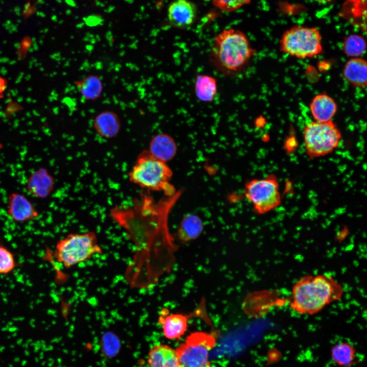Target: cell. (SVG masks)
<instances>
[{
    "label": "cell",
    "instance_id": "obj_1",
    "mask_svg": "<svg viewBox=\"0 0 367 367\" xmlns=\"http://www.w3.org/2000/svg\"><path fill=\"white\" fill-rule=\"evenodd\" d=\"M180 194L177 191L155 201L149 194L142 193L130 205H115L110 209V217L125 230L135 248L125 272L132 287H151L173 268L178 246L170 233L168 219Z\"/></svg>",
    "mask_w": 367,
    "mask_h": 367
},
{
    "label": "cell",
    "instance_id": "obj_2",
    "mask_svg": "<svg viewBox=\"0 0 367 367\" xmlns=\"http://www.w3.org/2000/svg\"><path fill=\"white\" fill-rule=\"evenodd\" d=\"M343 294L342 285L331 276L307 275L293 285L290 306L300 314H313L340 299Z\"/></svg>",
    "mask_w": 367,
    "mask_h": 367
},
{
    "label": "cell",
    "instance_id": "obj_3",
    "mask_svg": "<svg viewBox=\"0 0 367 367\" xmlns=\"http://www.w3.org/2000/svg\"><path fill=\"white\" fill-rule=\"evenodd\" d=\"M255 53L244 33L239 30L228 28L224 29L215 37L209 59L218 71L232 76L245 69Z\"/></svg>",
    "mask_w": 367,
    "mask_h": 367
},
{
    "label": "cell",
    "instance_id": "obj_4",
    "mask_svg": "<svg viewBox=\"0 0 367 367\" xmlns=\"http://www.w3.org/2000/svg\"><path fill=\"white\" fill-rule=\"evenodd\" d=\"M172 171L166 162L153 156L148 150L138 156L128 174L129 180L148 190L163 192L171 196L176 191L170 181Z\"/></svg>",
    "mask_w": 367,
    "mask_h": 367
},
{
    "label": "cell",
    "instance_id": "obj_5",
    "mask_svg": "<svg viewBox=\"0 0 367 367\" xmlns=\"http://www.w3.org/2000/svg\"><path fill=\"white\" fill-rule=\"evenodd\" d=\"M102 249L93 231L83 233H71L59 240L55 246L54 256L56 260L67 269L84 263L96 254H101Z\"/></svg>",
    "mask_w": 367,
    "mask_h": 367
},
{
    "label": "cell",
    "instance_id": "obj_6",
    "mask_svg": "<svg viewBox=\"0 0 367 367\" xmlns=\"http://www.w3.org/2000/svg\"><path fill=\"white\" fill-rule=\"evenodd\" d=\"M280 50L298 59L314 58L323 50L321 32L316 27L293 26L282 34Z\"/></svg>",
    "mask_w": 367,
    "mask_h": 367
},
{
    "label": "cell",
    "instance_id": "obj_7",
    "mask_svg": "<svg viewBox=\"0 0 367 367\" xmlns=\"http://www.w3.org/2000/svg\"><path fill=\"white\" fill-rule=\"evenodd\" d=\"M303 137L306 154L312 159L331 153L338 146L342 135L332 120L313 121L304 126Z\"/></svg>",
    "mask_w": 367,
    "mask_h": 367
},
{
    "label": "cell",
    "instance_id": "obj_8",
    "mask_svg": "<svg viewBox=\"0 0 367 367\" xmlns=\"http://www.w3.org/2000/svg\"><path fill=\"white\" fill-rule=\"evenodd\" d=\"M216 344L213 332H192L175 349L179 367H209V353Z\"/></svg>",
    "mask_w": 367,
    "mask_h": 367
},
{
    "label": "cell",
    "instance_id": "obj_9",
    "mask_svg": "<svg viewBox=\"0 0 367 367\" xmlns=\"http://www.w3.org/2000/svg\"><path fill=\"white\" fill-rule=\"evenodd\" d=\"M244 192L257 214L271 212L281 202L279 181L274 174L248 181L245 185Z\"/></svg>",
    "mask_w": 367,
    "mask_h": 367
},
{
    "label": "cell",
    "instance_id": "obj_10",
    "mask_svg": "<svg viewBox=\"0 0 367 367\" xmlns=\"http://www.w3.org/2000/svg\"><path fill=\"white\" fill-rule=\"evenodd\" d=\"M205 303L204 300L202 301L194 311L187 314L170 313L168 308L163 307L159 312L158 323L162 326L165 337L170 340L180 339L187 330L189 319L193 317H200L210 324Z\"/></svg>",
    "mask_w": 367,
    "mask_h": 367
},
{
    "label": "cell",
    "instance_id": "obj_11",
    "mask_svg": "<svg viewBox=\"0 0 367 367\" xmlns=\"http://www.w3.org/2000/svg\"><path fill=\"white\" fill-rule=\"evenodd\" d=\"M7 213L14 222L26 223L37 219L39 213L35 205L23 193L14 192L7 200Z\"/></svg>",
    "mask_w": 367,
    "mask_h": 367
},
{
    "label": "cell",
    "instance_id": "obj_12",
    "mask_svg": "<svg viewBox=\"0 0 367 367\" xmlns=\"http://www.w3.org/2000/svg\"><path fill=\"white\" fill-rule=\"evenodd\" d=\"M197 8L189 0H174L169 5L167 15L171 25L178 28H186L195 20Z\"/></svg>",
    "mask_w": 367,
    "mask_h": 367
},
{
    "label": "cell",
    "instance_id": "obj_13",
    "mask_svg": "<svg viewBox=\"0 0 367 367\" xmlns=\"http://www.w3.org/2000/svg\"><path fill=\"white\" fill-rule=\"evenodd\" d=\"M55 185L53 175L45 168L41 167L32 171L26 184L27 191L34 197L45 199L52 193Z\"/></svg>",
    "mask_w": 367,
    "mask_h": 367
},
{
    "label": "cell",
    "instance_id": "obj_14",
    "mask_svg": "<svg viewBox=\"0 0 367 367\" xmlns=\"http://www.w3.org/2000/svg\"><path fill=\"white\" fill-rule=\"evenodd\" d=\"M93 126L97 134L107 139H112L119 134L121 123L118 114L112 110H104L95 117Z\"/></svg>",
    "mask_w": 367,
    "mask_h": 367
},
{
    "label": "cell",
    "instance_id": "obj_15",
    "mask_svg": "<svg viewBox=\"0 0 367 367\" xmlns=\"http://www.w3.org/2000/svg\"><path fill=\"white\" fill-rule=\"evenodd\" d=\"M343 78L355 88L364 89L367 85V62L361 57L352 58L345 64Z\"/></svg>",
    "mask_w": 367,
    "mask_h": 367
},
{
    "label": "cell",
    "instance_id": "obj_16",
    "mask_svg": "<svg viewBox=\"0 0 367 367\" xmlns=\"http://www.w3.org/2000/svg\"><path fill=\"white\" fill-rule=\"evenodd\" d=\"M309 109L314 121L327 122L332 120L338 108L332 97L326 93H320L311 100Z\"/></svg>",
    "mask_w": 367,
    "mask_h": 367
},
{
    "label": "cell",
    "instance_id": "obj_17",
    "mask_svg": "<svg viewBox=\"0 0 367 367\" xmlns=\"http://www.w3.org/2000/svg\"><path fill=\"white\" fill-rule=\"evenodd\" d=\"M148 150L153 156L166 163L175 156L177 146L171 136L160 133L151 139Z\"/></svg>",
    "mask_w": 367,
    "mask_h": 367
},
{
    "label": "cell",
    "instance_id": "obj_18",
    "mask_svg": "<svg viewBox=\"0 0 367 367\" xmlns=\"http://www.w3.org/2000/svg\"><path fill=\"white\" fill-rule=\"evenodd\" d=\"M149 367H179L175 350L165 344L155 345L148 353Z\"/></svg>",
    "mask_w": 367,
    "mask_h": 367
},
{
    "label": "cell",
    "instance_id": "obj_19",
    "mask_svg": "<svg viewBox=\"0 0 367 367\" xmlns=\"http://www.w3.org/2000/svg\"><path fill=\"white\" fill-rule=\"evenodd\" d=\"M75 86L82 97L87 101L98 99L103 88L101 79L96 74H89L77 81Z\"/></svg>",
    "mask_w": 367,
    "mask_h": 367
},
{
    "label": "cell",
    "instance_id": "obj_20",
    "mask_svg": "<svg viewBox=\"0 0 367 367\" xmlns=\"http://www.w3.org/2000/svg\"><path fill=\"white\" fill-rule=\"evenodd\" d=\"M203 223L197 216L191 214L184 217L177 230V235L182 243L197 239L202 233Z\"/></svg>",
    "mask_w": 367,
    "mask_h": 367
},
{
    "label": "cell",
    "instance_id": "obj_21",
    "mask_svg": "<svg viewBox=\"0 0 367 367\" xmlns=\"http://www.w3.org/2000/svg\"><path fill=\"white\" fill-rule=\"evenodd\" d=\"M194 90L197 98L202 102H212L218 92L216 79L209 75L199 74L194 83Z\"/></svg>",
    "mask_w": 367,
    "mask_h": 367
},
{
    "label": "cell",
    "instance_id": "obj_22",
    "mask_svg": "<svg viewBox=\"0 0 367 367\" xmlns=\"http://www.w3.org/2000/svg\"><path fill=\"white\" fill-rule=\"evenodd\" d=\"M355 348L348 342L336 344L331 349L330 357L333 363L339 366L350 365L355 358Z\"/></svg>",
    "mask_w": 367,
    "mask_h": 367
},
{
    "label": "cell",
    "instance_id": "obj_23",
    "mask_svg": "<svg viewBox=\"0 0 367 367\" xmlns=\"http://www.w3.org/2000/svg\"><path fill=\"white\" fill-rule=\"evenodd\" d=\"M341 46L342 51L346 56L351 58H358L365 53L366 43L363 36L350 34L344 38Z\"/></svg>",
    "mask_w": 367,
    "mask_h": 367
},
{
    "label": "cell",
    "instance_id": "obj_24",
    "mask_svg": "<svg viewBox=\"0 0 367 367\" xmlns=\"http://www.w3.org/2000/svg\"><path fill=\"white\" fill-rule=\"evenodd\" d=\"M19 266L14 254L6 246L0 244V275L8 274Z\"/></svg>",
    "mask_w": 367,
    "mask_h": 367
},
{
    "label": "cell",
    "instance_id": "obj_25",
    "mask_svg": "<svg viewBox=\"0 0 367 367\" xmlns=\"http://www.w3.org/2000/svg\"><path fill=\"white\" fill-rule=\"evenodd\" d=\"M213 4L221 10L233 12L249 4L251 0H212Z\"/></svg>",
    "mask_w": 367,
    "mask_h": 367
},
{
    "label": "cell",
    "instance_id": "obj_26",
    "mask_svg": "<svg viewBox=\"0 0 367 367\" xmlns=\"http://www.w3.org/2000/svg\"><path fill=\"white\" fill-rule=\"evenodd\" d=\"M8 86L7 80L0 74V99L3 98Z\"/></svg>",
    "mask_w": 367,
    "mask_h": 367
},
{
    "label": "cell",
    "instance_id": "obj_27",
    "mask_svg": "<svg viewBox=\"0 0 367 367\" xmlns=\"http://www.w3.org/2000/svg\"><path fill=\"white\" fill-rule=\"evenodd\" d=\"M316 1L319 2H330L332 0H316Z\"/></svg>",
    "mask_w": 367,
    "mask_h": 367
},
{
    "label": "cell",
    "instance_id": "obj_28",
    "mask_svg": "<svg viewBox=\"0 0 367 367\" xmlns=\"http://www.w3.org/2000/svg\"><path fill=\"white\" fill-rule=\"evenodd\" d=\"M4 147L3 144L1 141L0 140V151L3 149Z\"/></svg>",
    "mask_w": 367,
    "mask_h": 367
}]
</instances>
